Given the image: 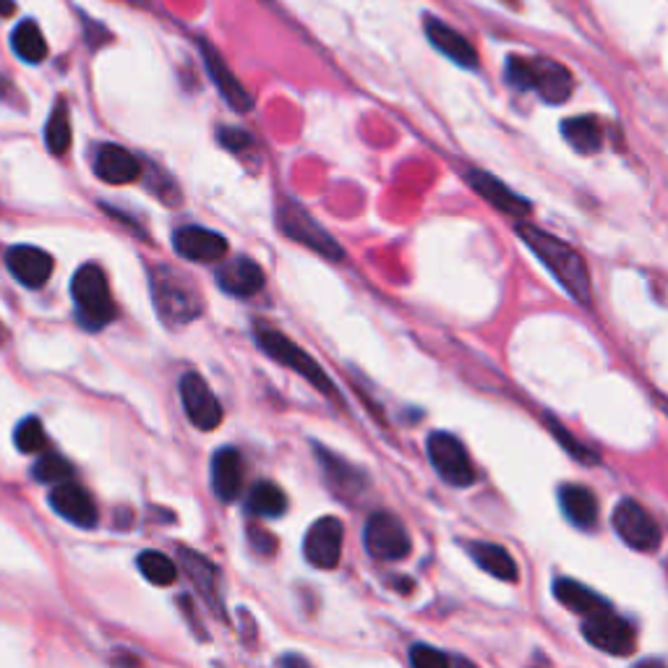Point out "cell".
Instances as JSON below:
<instances>
[{
	"label": "cell",
	"instance_id": "obj_1",
	"mask_svg": "<svg viewBox=\"0 0 668 668\" xmlns=\"http://www.w3.org/2000/svg\"><path fill=\"white\" fill-rule=\"evenodd\" d=\"M517 236L530 246V251L551 269V274L570 290V295L582 305L593 301V285H590V274L582 256L567 246L564 240L549 236V233L538 230L532 225H517Z\"/></svg>",
	"mask_w": 668,
	"mask_h": 668
},
{
	"label": "cell",
	"instance_id": "obj_2",
	"mask_svg": "<svg viewBox=\"0 0 668 668\" xmlns=\"http://www.w3.org/2000/svg\"><path fill=\"white\" fill-rule=\"evenodd\" d=\"M507 79L522 91H538L551 105L570 99L574 87L570 71L551 58H509Z\"/></svg>",
	"mask_w": 668,
	"mask_h": 668
},
{
	"label": "cell",
	"instance_id": "obj_3",
	"mask_svg": "<svg viewBox=\"0 0 668 668\" xmlns=\"http://www.w3.org/2000/svg\"><path fill=\"white\" fill-rule=\"evenodd\" d=\"M254 337H256V343H259L261 351H267L269 358L277 360V364H282L285 368H290V371H295L298 376H303L305 381L314 384L319 392H324L330 397L337 395V387H334L330 374H326L324 368L316 364L314 355L305 353L301 345L293 343V340L288 337V334L277 332L267 324H256L254 326Z\"/></svg>",
	"mask_w": 668,
	"mask_h": 668
},
{
	"label": "cell",
	"instance_id": "obj_4",
	"mask_svg": "<svg viewBox=\"0 0 668 668\" xmlns=\"http://www.w3.org/2000/svg\"><path fill=\"white\" fill-rule=\"evenodd\" d=\"M71 295L76 303V316L87 330H103L116 319V303L110 298L108 277L97 265H84L71 280Z\"/></svg>",
	"mask_w": 668,
	"mask_h": 668
},
{
	"label": "cell",
	"instance_id": "obj_5",
	"mask_svg": "<svg viewBox=\"0 0 668 668\" xmlns=\"http://www.w3.org/2000/svg\"><path fill=\"white\" fill-rule=\"evenodd\" d=\"M152 293L154 305L168 324H188L196 316H202V301H198L194 285L183 280L181 274H175L173 269H154Z\"/></svg>",
	"mask_w": 668,
	"mask_h": 668
},
{
	"label": "cell",
	"instance_id": "obj_6",
	"mask_svg": "<svg viewBox=\"0 0 668 668\" xmlns=\"http://www.w3.org/2000/svg\"><path fill=\"white\" fill-rule=\"evenodd\" d=\"M582 637L593 645L595 650L608 653V656L624 658L637 648V635L632 624L622 616H616L611 608L595 611V614L585 616L582 624Z\"/></svg>",
	"mask_w": 668,
	"mask_h": 668
},
{
	"label": "cell",
	"instance_id": "obj_7",
	"mask_svg": "<svg viewBox=\"0 0 668 668\" xmlns=\"http://www.w3.org/2000/svg\"><path fill=\"white\" fill-rule=\"evenodd\" d=\"M425 450H429L433 471L442 475L446 483H452V486H473L475 467L471 462V454H467L465 444H462L454 433L433 431Z\"/></svg>",
	"mask_w": 668,
	"mask_h": 668
},
{
	"label": "cell",
	"instance_id": "obj_8",
	"mask_svg": "<svg viewBox=\"0 0 668 668\" xmlns=\"http://www.w3.org/2000/svg\"><path fill=\"white\" fill-rule=\"evenodd\" d=\"M366 551L379 561H402L408 557L413 543H410V532L405 530L400 517L392 511H374L368 517L364 530Z\"/></svg>",
	"mask_w": 668,
	"mask_h": 668
},
{
	"label": "cell",
	"instance_id": "obj_9",
	"mask_svg": "<svg viewBox=\"0 0 668 668\" xmlns=\"http://www.w3.org/2000/svg\"><path fill=\"white\" fill-rule=\"evenodd\" d=\"M277 225H280V233H285L298 244L309 246L311 251L322 254L326 259H343V248H340L337 240L298 204H282L280 212H277Z\"/></svg>",
	"mask_w": 668,
	"mask_h": 668
},
{
	"label": "cell",
	"instance_id": "obj_10",
	"mask_svg": "<svg viewBox=\"0 0 668 668\" xmlns=\"http://www.w3.org/2000/svg\"><path fill=\"white\" fill-rule=\"evenodd\" d=\"M614 530L629 549L656 551L660 546V528L637 502L624 499L614 509Z\"/></svg>",
	"mask_w": 668,
	"mask_h": 668
},
{
	"label": "cell",
	"instance_id": "obj_11",
	"mask_svg": "<svg viewBox=\"0 0 668 668\" xmlns=\"http://www.w3.org/2000/svg\"><path fill=\"white\" fill-rule=\"evenodd\" d=\"M343 522L337 517H322L305 532L303 553L316 570H334L343 557Z\"/></svg>",
	"mask_w": 668,
	"mask_h": 668
},
{
	"label": "cell",
	"instance_id": "obj_12",
	"mask_svg": "<svg viewBox=\"0 0 668 668\" xmlns=\"http://www.w3.org/2000/svg\"><path fill=\"white\" fill-rule=\"evenodd\" d=\"M181 400L183 410L191 423L202 431H212L223 423V405L212 392V387L198 374H186L181 379Z\"/></svg>",
	"mask_w": 668,
	"mask_h": 668
},
{
	"label": "cell",
	"instance_id": "obj_13",
	"mask_svg": "<svg viewBox=\"0 0 668 668\" xmlns=\"http://www.w3.org/2000/svg\"><path fill=\"white\" fill-rule=\"evenodd\" d=\"M50 507H53L63 520H68L71 525H76V528H95L97 525V507L95 499H91V494L87 488L79 486V483L66 481L58 483V486L53 488V494H50Z\"/></svg>",
	"mask_w": 668,
	"mask_h": 668
},
{
	"label": "cell",
	"instance_id": "obj_14",
	"mask_svg": "<svg viewBox=\"0 0 668 668\" xmlns=\"http://www.w3.org/2000/svg\"><path fill=\"white\" fill-rule=\"evenodd\" d=\"M198 47H202V58H204V66H207V71H209V79L215 82V87H217L219 95L225 97V103L238 112L251 110L254 108V97L248 95L244 84L238 82V76L233 74L223 55H219L217 50L204 40L198 42Z\"/></svg>",
	"mask_w": 668,
	"mask_h": 668
},
{
	"label": "cell",
	"instance_id": "obj_15",
	"mask_svg": "<svg viewBox=\"0 0 668 668\" xmlns=\"http://www.w3.org/2000/svg\"><path fill=\"white\" fill-rule=\"evenodd\" d=\"M6 265L24 288H42L53 274V256L37 246H13L6 254Z\"/></svg>",
	"mask_w": 668,
	"mask_h": 668
},
{
	"label": "cell",
	"instance_id": "obj_16",
	"mask_svg": "<svg viewBox=\"0 0 668 668\" xmlns=\"http://www.w3.org/2000/svg\"><path fill=\"white\" fill-rule=\"evenodd\" d=\"M173 246L175 251L183 256V259L191 261H217L227 254V240L219 236L215 230H207V227H181L175 230L173 236Z\"/></svg>",
	"mask_w": 668,
	"mask_h": 668
},
{
	"label": "cell",
	"instance_id": "obj_17",
	"mask_svg": "<svg viewBox=\"0 0 668 668\" xmlns=\"http://www.w3.org/2000/svg\"><path fill=\"white\" fill-rule=\"evenodd\" d=\"M265 282V269L256 265L254 259H248V256H236V259L219 267L217 272V285L223 288L227 295L236 298H251L261 293Z\"/></svg>",
	"mask_w": 668,
	"mask_h": 668
},
{
	"label": "cell",
	"instance_id": "obj_18",
	"mask_svg": "<svg viewBox=\"0 0 668 668\" xmlns=\"http://www.w3.org/2000/svg\"><path fill=\"white\" fill-rule=\"evenodd\" d=\"M95 175L112 186H123L141 175V162L123 147L103 144L95 154Z\"/></svg>",
	"mask_w": 668,
	"mask_h": 668
},
{
	"label": "cell",
	"instance_id": "obj_19",
	"mask_svg": "<svg viewBox=\"0 0 668 668\" xmlns=\"http://www.w3.org/2000/svg\"><path fill=\"white\" fill-rule=\"evenodd\" d=\"M212 488L219 502L233 504L244 488V460L233 446H223L212 457Z\"/></svg>",
	"mask_w": 668,
	"mask_h": 668
},
{
	"label": "cell",
	"instance_id": "obj_20",
	"mask_svg": "<svg viewBox=\"0 0 668 668\" xmlns=\"http://www.w3.org/2000/svg\"><path fill=\"white\" fill-rule=\"evenodd\" d=\"M425 37H429V42L439 50V53L457 63V66L462 68L478 66V53H475L471 40L462 37L460 32H454L450 24H444V21L431 17L425 19Z\"/></svg>",
	"mask_w": 668,
	"mask_h": 668
},
{
	"label": "cell",
	"instance_id": "obj_21",
	"mask_svg": "<svg viewBox=\"0 0 668 668\" xmlns=\"http://www.w3.org/2000/svg\"><path fill=\"white\" fill-rule=\"evenodd\" d=\"M467 181H471V186H473L475 194L486 198V202L492 204V207L504 212V215L520 217V215H525V212L530 209V204L525 202V198H520L517 194H511V191L507 186H504L502 181H496L494 175L481 173V170H473V173L467 175Z\"/></svg>",
	"mask_w": 668,
	"mask_h": 668
},
{
	"label": "cell",
	"instance_id": "obj_22",
	"mask_svg": "<svg viewBox=\"0 0 668 668\" xmlns=\"http://www.w3.org/2000/svg\"><path fill=\"white\" fill-rule=\"evenodd\" d=\"M467 553H471L473 561L481 567L483 572H488L496 580L517 582V578H520V574H517L515 559H511V553L504 549V546L475 541L467 546Z\"/></svg>",
	"mask_w": 668,
	"mask_h": 668
},
{
	"label": "cell",
	"instance_id": "obj_23",
	"mask_svg": "<svg viewBox=\"0 0 668 668\" xmlns=\"http://www.w3.org/2000/svg\"><path fill=\"white\" fill-rule=\"evenodd\" d=\"M559 499L567 520L578 525V528H593L595 520H599V499H595V494L590 488L570 483V486L561 488Z\"/></svg>",
	"mask_w": 668,
	"mask_h": 668
},
{
	"label": "cell",
	"instance_id": "obj_24",
	"mask_svg": "<svg viewBox=\"0 0 668 668\" xmlns=\"http://www.w3.org/2000/svg\"><path fill=\"white\" fill-rule=\"evenodd\" d=\"M553 595H557L559 603H564L570 611H578L582 616L595 614V611L608 608V603L601 599L595 590H590L588 585H582L578 580L561 578L553 582Z\"/></svg>",
	"mask_w": 668,
	"mask_h": 668
},
{
	"label": "cell",
	"instance_id": "obj_25",
	"mask_svg": "<svg viewBox=\"0 0 668 668\" xmlns=\"http://www.w3.org/2000/svg\"><path fill=\"white\" fill-rule=\"evenodd\" d=\"M561 137L570 141V147L580 154H595L603 147L601 120L593 116L564 120V123H561Z\"/></svg>",
	"mask_w": 668,
	"mask_h": 668
},
{
	"label": "cell",
	"instance_id": "obj_26",
	"mask_svg": "<svg viewBox=\"0 0 668 668\" xmlns=\"http://www.w3.org/2000/svg\"><path fill=\"white\" fill-rule=\"evenodd\" d=\"M11 47L24 63H42L47 58V42L45 34L34 21H21L17 30L11 32Z\"/></svg>",
	"mask_w": 668,
	"mask_h": 668
},
{
	"label": "cell",
	"instance_id": "obj_27",
	"mask_svg": "<svg viewBox=\"0 0 668 668\" xmlns=\"http://www.w3.org/2000/svg\"><path fill=\"white\" fill-rule=\"evenodd\" d=\"M319 457H322V471L326 473V481L332 483L334 492H340L343 496H353L360 486H364V478H360L347 462L332 457L326 450H319Z\"/></svg>",
	"mask_w": 668,
	"mask_h": 668
},
{
	"label": "cell",
	"instance_id": "obj_28",
	"mask_svg": "<svg viewBox=\"0 0 668 668\" xmlns=\"http://www.w3.org/2000/svg\"><path fill=\"white\" fill-rule=\"evenodd\" d=\"M288 509V496L274 483H259L248 496V511L256 517H280Z\"/></svg>",
	"mask_w": 668,
	"mask_h": 668
},
{
	"label": "cell",
	"instance_id": "obj_29",
	"mask_svg": "<svg viewBox=\"0 0 668 668\" xmlns=\"http://www.w3.org/2000/svg\"><path fill=\"white\" fill-rule=\"evenodd\" d=\"M45 144L50 149V154H66L71 147V120H68V108L63 99H58V105H55L47 118Z\"/></svg>",
	"mask_w": 668,
	"mask_h": 668
},
{
	"label": "cell",
	"instance_id": "obj_30",
	"mask_svg": "<svg viewBox=\"0 0 668 668\" xmlns=\"http://www.w3.org/2000/svg\"><path fill=\"white\" fill-rule=\"evenodd\" d=\"M137 564H139L141 574H144L152 585L168 588V585H173L177 578L173 559L165 557V553H160V551H141Z\"/></svg>",
	"mask_w": 668,
	"mask_h": 668
},
{
	"label": "cell",
	"instance_id": "obj_31",
	"mask_svg": "<svg viewBox=\"0 0 668 668\" xmlns=\"http://www.w3.org/2000/svg\"><path fill=\"white\" fill-rule=\"evenodd\" d=\"M32 473L40 483H53V486L74 478V467L68 465V460L63 457V454H53V452L34 462Z\"/></svg>",
	"mask_w": 668,
	"mask_h": 668
},
{
	"label": "cell",
	"instance_id": "obj_32",
	"mask_svg": "<svg viewBox=\"0 0 668 668\" xmlns=\"http://www.w3.org/2000/svg\"><path fill=\"white\" fill-rule=\"evenodd\" d=\"M181 559H183V564H186V572L191 574V578H194V582L202 585L204 593H207V599L212 603H217L215 593H212V585H215V578H217L215 567H212L207 559L198 557V553L188 551V549H181Z\"/></svg>",
	"mask_w": 668,
	"mask_h": 668
},
{
	"label": "cell",
	"instance_id": "obj_33",
	"mask_svg": "<svg viewBox=\"0 0 668 668\" xmlns=\"http://www.w3.org/2000/svg\"><path fill=\"white\" fill-rule=\"evenodd\" d=\"M13 442H17L19 452H24V454L40 452L42 446H45V442H47V439H45V425H42L40 418H34V416L24 418V421H21L17 425V433H13Z\"/></svg>",
	"mask_w": 668,
	"mask_h": 668
},
{
	"label": "cell",
	"instance_id": "obj_34",
	"mask_svg": "<svg viewBox=\"0 0 668 668\" xmlns=\"http://www.w3.org/2000/svg\"><path fill=\"white\" fill-rule=\"evenodd\" d=\"M410 664L418 668H431V666H450L454 664V658L446 656V653H439L433 648H425V645H416L410 650Z\"/></svg>",
	"mask_w": 668,
	"mask_h": 668
},
{
	"label": "cell",
	"instance_id": "obj_35",
	"mask_svg": "<svg viewBox=\"0 0 668 668\" xmlns=\"http://www.w3.org/2000/svg\"><path fill=\"white\" fill-rule=\"evenodd\" d=\"M217 139H219V144H223L225 149H230V152H236V154L246 152V149L254 147L251 133L240 131V128H219Z\"/></svg>",
	"mask_w": 668,
	"mask_h": 668
},
{
	"label": "cell",
	"instance_id": "obj_36",
	"mask_svg": "<svg viewBox=\"0 0 668 668\" xmlns=\"http://www.w3.org/2000/svg\"><path fill=\"white\" fill-rule=\"evenodd\" d=\"M13 9H17V6H13V0H0V17H11Z\"/></svg>",
	"mask_w": 668,
	"mask_h": 668
},
{
	"label": "cell",
	"instance_id": "obj_37",
	"mask_svg": "<svg viewBox=\"0 0 668 668\" xmlns=\"http://www.w3.org/2000/svg\"><path fill=\"white\" fill-rule=\"evenodd\" d=\"M280 664H282V666H285V664H305V660H303V658H282Z\"/></svg>",
	"mask_w": 668,
	"mask_h": 668
},
{
	"label": "cell",
	"instance_id": "obj_38",
	"mask_svg": "<svg viewBox=\"0 0 668 668\" xmlns=\"http://www.w3.org/2000/svg\"><path fill=\"white\" fill-rule=\"evenodd\" d=\"M123 3H131V6H147V0H123Z\"/></svg>",
	"mask_w": 668,
	"mask_h": 668
},
{
	"label": "cell",
	"instance_id": "obj_39",
	"mask_svg": "<svg viewBox=\"0 0 668 668\" xmlns=\"http://www.w3.org/2000/svg\"><path fill=\"white\" fill-rule=\"evenodd\" d=\"M3 343H6V326L0 324V345H3Z\"/></svg>",
	"mask_w": 668,
	"mask_h": 668
},
{
	"label": "cell",
	"instance_id": "obj_40",
	"mask_svg": "<svg viewBox=\"0 0 668 668\" xmlns=\"http://www.w3.org/2000/svg\"><path fill=\"white\" fill-rule=\"evenodd\" d=\"M666 413H668V405H666Z\"/></svg>",
	"mask_w": 668,
	"mask_h": 668
}]
</instances>
